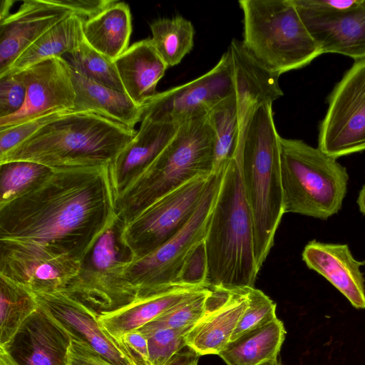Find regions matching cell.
I'll use <instances>...</instances> for the list:
<instances>
[{
    "label": "cell",
    "mask_w": 365,
    "mask_h": 365,
    "mask_svg": "<svg viewBox=\"0 0 365 365\" xmlns=\"http://www.w3.org/2000/svg\"><path fill=\"white\" fill-rule=\"evenodd\" d=\"M259 365H282L278 359L264 362Z\"/></svg>",
    "instance_id": "44"
},
{
    "label": "cell",
    "mask_w": 365,
    "mask_h": 365,
    "mask_svg": "<svg viewBox=\"0 0 365 365\" xmlns=\"http://www.w3.org/2000/svg\"><path fill=\"white\" fill-rule=\"evenodd\" d=\"M322 53L365 59V0H293Z\"/></svg>",
    "instance_id": "14"
},
{
    "label": "cell",
    "mask_w": 365,
    "mask_h": 365,
    "mask_svg": "<svg viewBox=\"0 0 365 365\" xmlns=\"http://www.w3.org/2000/svg\"><path fill=\"white\" fill-rule=\"evenodd\" d=\"M223 170L212 175L200 203L177 234L148 255L128 262L126 275L135 287L138 298L181 285L178 280L186 259L205 240Z\"/></svg>",
    "instance_id": "10"
},
{
    "label": "cell",
    "mask_w": 365,
    "mask_h": 365,
    "mask_svg": "<svg viewBox=\"0 0 365 365\" xmlns=\"http://www.w3.org/2000/svg\"><path fill=\"white\" fill-rule=\"evenodd\" d=\"M136 132L93 112L70 111L0 156V163L30 161L52 170L108 166Z\"/></svg>",
    "instance_id": "2"
},
{
    "label": "cell",
    "mask_w": 365,
    "mask_h": 365,
    "mask_svg": "<svg viewBox=\"0 0 365 365\" xmlns=\"http://www.w3.org/2000/svg\"><path fill=\"white\" fill-rule=\"evenodd\" d=\"M70 111L52 112L17 125L0 128V156L26 140L50 121Z\"/></svg>",
    "instance_id": "36"
},
{
    "label": "cell",
    "mask_w": 365,
    "mask_h": 365,
    "mask_svg": "<svg viewBox=\"0 0 365 365\" xmlns=\"http://www.w3.org/2000/svg\"><path fill=\"white\" fill-rule=\"evenodd\" d=\"M14 1L11 0H3L1 1L0 21L6 18L10 14L9 10Z\"/></svg>",
    "instance_id": "42"
},
{
    "label": "cell",
    "mask_w": 365,
    "mask_h": 365,
    "mask_svg": "<svg viewBox=\"0 0 365 365\" xmlns=\"http://www.w3.org/2000/svg\"><path fill=\"white\" fill-rule=\"evenodd\" d=\"M318 148L336 159L365 150V59L354 61L329 95Z\"/></svg>",
    "instance_id": "12"
},
{
    "label": "cell",
    "mask_w": 365,
    "mask_h": 365,
    "mask_svg": "<svg viewBox=\"0 0 365 365\" xmlns=\"http://www.w3.org/2000/svg\"><path fill=\"white\" fill-rule=\"evenodd\" d=\"M114 63L125 93L141 106L158 93L157 85L168 68L150 38L132 44Z\"/></svg>",
    "instance_id": "22"
},
{
    "label": "cell",
    "mask_w": 365,
    "mask_h": 365,
    "mask_svg": "<svg viewBox=\"0 0 365 365\" xmlns=\"http://www.w3.org/2000/svg\"><path fill=\"white\" fill-rule=\"evenodd\" d=\"M357 204L359 207V210L364 215H365V185L361 188L358 199Z\"/></svg>",
    "instance_id": "43"
},
{
    "label": "cell",
    "mask_w": 365,
    "mask_h": 365,
    "mask_svg": "<svg viewBox=\"0 0 365 365\" xmlns=\"http://www.w3.org/2000/svg\"><path fill=\"white\" fill-rule=\"evenodd\" d=\"M56 1L86 20L99 14L114 0H56Z\"/></svg>",
    "instance_id": "39"
},
{
    "label": "cell",
    "mask_w": 365,
    "mask_h": 365,
    "mask_svg": "<svg viewBox=\"0 0 365 365\" xmlns=\"http://www.w3.org/2000/svg\"><path fill=\"white\" fill-rule=\"evenodd\" d=\"M215 141L207 115L179 124L155 160L115 200L118 219L125 224L165 194L194 178L212 175Z\"/></svg>",
    "instance_id": "5"
},
{
    "label": "cell",
    "mask_w": 365,
    "mask_h": 365,
    "mask_svg": "<svg viewBox=\"0 0 365 365\" xmlns=\"http://www.w3.org/2000/svg\"><path fill=\"white\" fill-rule=\"evenodd\" d=\"M285 335L277 317L230 341L218 355L227 365H259L277 359Z\"/></svg>",
    "instance_id": "26"
},
{
    "label": "cell",
    "mask_w": 365,
    "mask_h": 365,
    "mask_svg": "<svg viewBox=\"0 0 365 365\" xmlns=\"http://www.w3.org/2000/svg\"><path fill=\"white\" fill-rule=\"evenodd\" d=\"M38 305L75 336L115 365H138L123 342L100 324L98 315L63 291L34 292Z\"/></svg>",
    "instance_id": "16"
},
{
    "label": "cell",
    "mask_w": 365,
    "mask_h": 365,
    "mask_svg": "<svg viewBox=\"0 0 365 365\" xmlns=\"http://www.w3.org/2000/svg\"><path fill=\"white\" fill-rule=\"evenodd\" d=\"M204 288L205 287L174 286L162 292L138 298L115 312L98 316V322L108 334L121 341L122 336L126 333L140 329Z\"/></svg>",
    "instance_id": "23"
},
{
    "label": "cell",
    "mask_w": 365,
    "mask_h": 365,
    "mask_svg": "<svg viewBox=\"0 0 365 365\" xmlns=\"http://www.w3.org/2000/svg\"><path fill=\"white\" fill-rule=\"evenodd\" d=\"M307 266L327 279L356 309H365V279L357 260L346 244L312 240L302 254Z\"/></svg>",
    "instance_id": "20"
},
{
    "label": "cell",
    "mask_w": 365,
    "mask_h": 365,
    "mask_svg": "<svg viewBox=\"0 0 365 365\" xmlns=\"http://www.w3.org/2000/svg\"><path fill=\"white\" fill-rule=\"evenodd\" d=\"M26 84L25 103L17 113L0 118V128L17 125L56 111H73L76 93L68 63L53 57L23 70Z\"/></svg>",
    "instance_id": "15"
},
{
    "label": "cell",
    "mask_w": 365,
    "mask_h": 365,
    "mask_svg": "<svg viewBox=\"0 0 365 365\" xmlns=\"http://www.w3.org/2000/svg\"><path fill=\"white\" fill-rule=\"evenodd\" d=\"M131 32L130 6L123 1L114 0L99 14L83 23L86 41L112 61L128 48Z\"/></svg>",
    "instance_id": "25"
},
{
    "label": "cell",
    "mask_w": 365,
    "mask_h": 365,
    "mask_svg": "<svg viewBox=\"0 0 365 365\" xmlns=\"http://www.w3.org/2000/svg\"><path fill=\"white\" fill-rule=\"evenodd\" d=\"M150 28L151 41L168 67L180 63L194 46L193 24L181 16L158 19Z\"/></svg>",
    "instance_id": "29"
},
{
    "label": "cell",
    "mask_w": 365,
    "mask_h": 365,
    "mask_svg": "<svg viewBox=\"0 0 365 365\" xmlns=\"http://www.w3.org/2000/svg\"><path fill=\"white\" fill-rule=\"evenodd\" d=\"M236 88L232 57L230 51L209 71L186 83L158 93L143 106V118L180 124L205 116Z\"/></svg>",
    "instance_id": "13"
},
{
    "label": "cell",
    "mask_w": 365,
    "mask_h": 365,
    "mask_svg": "<svg viewBox=\"0 0 365 365\" xmlns=\"http://www.w3.org/2000/svg\"><path fill=\"white\" fill-rule=\"evenodd\" d=\"M62 58L89 79L114 91L125 93L114 61L92 48L84 38Z\"/></svg>",
    "instance_id": "31"
},
{
    "label": "cell",
    "mask_w": 365,
    "mask_h": 365,
    "mask_svg": "<svg viewBox=\"0 0 365 365\" xmlns=\"http://www.w3.org/2000/svg\"><path fill=\"white\" fill-rule=\"evenodd\" d=\"M123 224L117 217L62 290L98 316L115 312L138 299L137 290L125 272L130 258L120 241Z\"/></svg>",
    "instance_id": "9"
},
{
    "label": "cell",
    "mask_w": 365,
    "mask_h": 365,
    "mask_svg": "<svg viewBox=\"0 0 365 365\" xmlns=\"http://www.w3.org/2000/svg\"><path fill=\"white\" fill-rule=\"evenodd\" d=\"M26 96V84L24 71L0 76V118L19 111Z\"/></svg>",
    "instance_id": "35"
},
{
    "label": "cell",
    "mask_w": 365,
    "mask_h": 365,
    "mask_svg": "<svg viewBox=\"0 0 365 365\" xmlns=\"http://www.w3.org/2000/svg\"><path fill=\"white\" fill-rule=\"evenodd\" d=\"M272 103H264L254 110L237 153L253 220L255 257L259 270L274 245L284 214L280 135L274 121Z\"/></svg>",
    "instance_id": "4"
},
{
    "label": "cell",
    "mask_w": 365,
    "mask_h": 365,
    "mask_svg": "<svg viewBox=\"0 0 365 365\" xmlns=\"http://www.w3.org/2000/svg\"><path fill=\"white\" fill-rule=\"evenodd\" d=\"M68 66L76 93L73 111L93 112L133 129L141 121L143 106L125 93L101 85Z\"/></svg>",
    "instance_id": "24"
},
{
    "label": "cell",
    "mask_w": 365,
    "mask_h": 365,
    "mask_svg": "<svg viewBox=\"0 0 365 365\" xmlns=\"http://www.w3.org/2000/svg\"><path fill=\"white\" fill-rule=\"evenodd\" d=\"M220 289L215 305L185 336L187 345L200 356L218 355L230 342L248 304V289Z\"/></svg>",
    "instance_id": "21"
},
{
    "label": "cell",
    "mask_w": 365,
    "mask_h": 365,
    "mask_svg": "<svg viewBox=\"0 0 365 365\" xmlns=\"http://www.w3.org/2000/svg\"><path fill=\"white\" fill-rule=\"evenodd\" d=\"M83 21L75 14L63 19L31 44L0 76L23 71L48 58L62 57L71 51L84 38Z\"/></svg>",
    "instance_id": "27"
},
{
    "label": "cell",
    "mask_w": 365,
    "mask_h": 365,
    "mask_svg": "<svg viewBox=\"0 0 365 365\" xmlns=\"http://www.w3.org/2000/svg\"><path fill=\"white\" fill-rule=\"evenodd\" d=\"M232 57L236 88L207 114L215 132L213 173L222 172L240 148L247 123L257 107L283 96L279 76L258 63L241 41L232 40L227 48Z\"/></svg>",
    "instance_id": "8"
},
{
    "label": "cell",
    "mask_w": 365,
    "mask_h": 365,
    "mask_svg": "<svg viewBox=\"0 0 365 365\" xmlns=\"http://www.w3.org/2000/svg\"><path fill=\"white\" fill-rule=\"evenodd\" d=\"M212 175L188 181L123 224L119 237L130 261L152 252L186 225L200 203Z\"/></svg>",
    "instance_id": "11"
},
{
    "label": "cell",
    "mask_w": 365,
    "mask_h": 365,
    "mask_svg": "<svg viewBox=\"0 0 365 365\" xmlns=\"http://www.w3.org/2000/svg\"><path fill=\"white\" fill-rule=\"evenodd\" d=\"M133 139L108 165L115 200L155 160L179 124L143 118Z\"/></svg>",
    "instance_id": "19"
},
{
    "label": "cell",
    "mask_w": 365,
    "mask_h": 365,
    "mask_svg": "<svg viewBox=\"0 0 365 365\" xmlns=\"http://www.w3.org/2000/svg\"><path fill=\"white\" fill-rule=\"evenodd\" d=\"M208 288H254L259 269L254 225L237 154L225 168L204 240Z\"/></svg>",
    "instance_id": "3"
},
{
    "label": "cell",
    "mask_w": 365,
    "mask_h": 365,
    "mask_svg": "<svg viewBox=\"0 0 365 365\" xmlns=\"http://www.w3.org/2000/svg\"><path fill=\"white\" fill-rule=\"evenodd\" d=\"M190 329H140L147 338L150 365H166L178 351L187 346L185 336Z\"/></svg>",
    "instance_id": "33"
},
{
    "label": "cell",
    "mask_w": 365,
    "mask_h": 365,
    "mask_svg": "<svg viewBox=\"0 0 365 365\" xmlns=\"http://www.w3.org/2000/svg\"><path fill=\"white\" fill-rule=\"evenodd\" d=\"M284 212L327 220L341 209L349 175L336 158L302 140L280 136Z\"/></svg>",
    "instance_id": "7"
},
{
    "label": "cell",
    "mask_w": 365,
    "mask_h": 365,
    "mask_svg": "<svg viewBox=\"0 0 365 365\" xmlns=\"http://www.w3.org/2000/svg\"><path fill=\"white\" fill-rule=\"evenodd\" d=\"M121 341L138 365H150L147 338L139 329L124 334Z\"/></svg>",
    "instance_id": "38"
},
{
    "label": "cell",
    "mask_w": 365,
    "mask_h": 365,
    "mask_svg": "<svg viewBox=\"0 0 365 365\" xmlns=\"http://www.w3.org/2000/svg\"><path fill=\"white\" fill-rule=\"evenodd\" d=\"M52 171L45 165L30 161L0 163V205L24 193Z\"/></svg>",
    "instance_id": "32"
},
{
    "label": "cell",
    "mask_w": 365,
    "mask_h": 365,
    "mask_svg": "<svg viewBox=\"0 0 365 365\" xmlns=\"http://www.w3.org/2000/svg\"><path fill=\"white\" fill-rule=\"evenodd\" d=\"M71 336L68 365H115L79 338Z\"/></svg>",
    "instance_id": "37"
},
{
    "label": "cell",
    "mask_w": 365,
    "mask_h": 365,
    "mask_svg": "<svg viewBox=\"0 0 365 365\" xmlns=\"http://www.w3.org/2000/svg\"><path fill=\"white\" fill-rule=\"evenodd\" d=\"M72 14L56 0H26L0 21V76L31 44Z\"/></svg>",
    "instance_id": "18"
},
{
    "label": "cell",
    "mask_w": 365,
    "mask_h": 365,
    "mask_svg": "<svg viewBox=\"0 0 365 365\" xmlns=\"http://www.w3.org/2000/svg\"><path fill=\"white\" fill-rule=\"evenodd\" d=\"M242 45L264 68L280 76L309 64L322 51L293 0H240Z\"/></svg>",
    "instance_id": "6"
},
{
    "label": "cell",
    "mask_w": 365,
    "mask_h": 365,
    "mask_svg": "<svg viewBox=\"0 0 365 365\" xmlns=\"http://www.w3.org/2000/svg\"><path fill=\"white\" fill-rule=\"evenodd\" d=\"M0 365H19L5 347L0 346Z\"/></svg>",
    "instance_id": "41"
},
{
    "label": "cell",
    "mask_w": 365,
    "mask_h": 365,
    "mask_svg": "<svg viewBox=\"0 0 365 365\" xmlns=\"http://www.w3.org/2000/svg\"><path fill=\"white\" fill-rule=\"evenodd\" d=\"M38 308L32 290L0 275V346H6Z\"/></svg>",
    "instance_id": "28"
},
{
    "label": "cell",
    "mask_w": 365,
    "mask_h": 365,
    "mask_svg": "<svg viewBox=\"0 0 365 365\" xmlns=\"http://www.w3.org/2000/svg\"><path fill=\"white\" fill-rule=\"evenodd\" d=\"M200 355L188 346L178 351L166 365H197Z\"/></svg>",
    "instance_id": "40"
},
{
    "label": "cell",
    "mask_w": 365,
    "mask_h": 365,
    "mask_svg": "<svg viewBox=\"0 0 365 365\" xmlns=\"http://www.w3.org/2000/svg\"><path fill=\"white\" fill-rule=\"evenodd\" d=\"M247 297V307L230 341L277 318L276 304L261 290L248 289Z\"/></svg>",
    "instance_id": "34"
},
{
    "label": "cell",
    "mask_w": 365,
    "mask_h": 365,
    "mask_svg": "<svg viewBox=\"0 0 365 365\" xmlns=\"http://www.w3.org/2000/svg\"><path fill=\"white\" fill-rule=\"evenodd\" d=\"M71 340L66 329L38 305L4 347L19 365H68Z\"/></svg>",
    "instance_id": "17"
},
{
    "label": "cell",
    "mask_w": 365,
    "mask_h": 365,
    "mask_svg": "<svg viewBox=\"0 0 365 365\" xmlns=\"http://www.w3.org/2000/svg\"><path fill=\"white\" fill-rule=\"evenodd\" d=\"M220 289L205 287L174 306L142 328L191 329L216 303ZM141 329V328H140Z\"/></svg>",
    "instance_id": "30"
},
{
    "label": "cell",
    "mask_w": 365,
    "mask_h": 365,
    "mask_svg": "<svg viewBox=\"0 0 365 365\" xmlns=\"http://www.w3.org/2000/svg\"><path fill=\"white\" fill-rule=\"evenodd\" d=\"M116 218L108 166L53 170L0 205V258L81 266Z\"/></svg>",
    "instance_id": "1"
}]
</instances>
